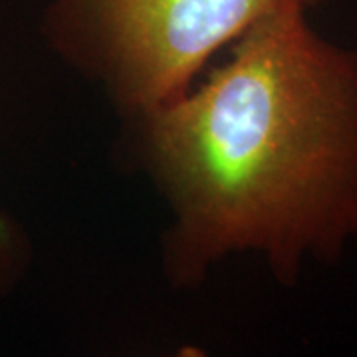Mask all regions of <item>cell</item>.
Instances as JSON below:
<instances>
[{
    "label": "cell",
    "instance_id": "obj_1",
    "mask_svg": "<svg viewBox=\"0 0 357 357\" xmlns=\"http://www.w3.org/2000/svg\"><path fill=\"white\" fill-rule=\"evenodd\" d=\"M307 13L260 18L185 93L119 117L117 161L165 206L171 290H201L246 255L294 288L306 264L357 248V48Z\"/></svg>",
    "mask_w": 357,
    "mask_h": 357
},
{
    "label": "cell",
    "instance_id": "obj_2",
    "mask_svg": "<svg viewBox=\"0 0 357 357\" xmlns=\"http://www.w3.org/2000/svg\"><path fill=\"white\" fill-rule=\"evenodd\" d=\"M324 0H48V50L117 117L185 93L218 52L268 14Z\"/></svg>",
    "mask_w": 357,
    "mask_h": 357
},
{
    "label": "cell",
    "instance_id": "obj_3",
    "mask_svg": "<svg viewBox=\"0 0 357 357\" xmlns=\"http://www.w3.org/2000/svg\"><path fill=\"white\" fill-rule=\"evenodd\" d=\"M34 260V246L24 227L0 211V278L16 288Z\"/></svg>",
    "mask_w": 357,
    "mask_h": 357
},
{
    "label": "cell",
    "instance_id": "obj_4",
    "mask_svg": "<svg viewBox=\"0 0 357 357\" xmlns=\"http://www.w3.org/2000/svg\"><path fill=\"white\" fill-rule=\"evenodd\" d=\"M10 290H13V286H10L6 280H2V278H0V298H4V296L10 292Z\"/></svg>",
    "mask_w": 357,
    "mask_h": 357
}]
</instances>
